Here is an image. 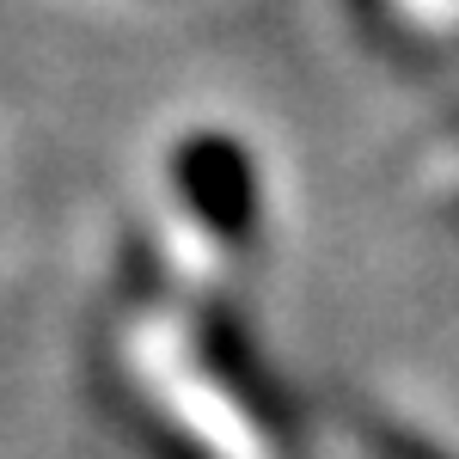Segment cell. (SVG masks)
Returning <instances> with one entry per match:
<instances>
[{"instance_id":"obj_1","label":"cell","mask_w":459,"mask_h":459,"mask_svg":"<svg viewBox=\"0 0 459 459\" xmlns=\"http://www.w3.org/2000/svg\"><path fill=\"white\" fill-rule=\"evenodd\" d=\"M135 361H142L147 392L166 398L172 429L184 441H203V459H276L257 417L233 398V386L214 374L209 361L190 368V355L178 350L166 331H142L135 337Z\"/></svg>"},{"instance_id":"obj_2","label":"cell","mask_w":459,"mask_h":459,"mask_svg":"<svg viewBox=\"0 0 459 459\" xmlns=\"http://www.w3.org/2000/svg\"><path fill=\"white\" fill-rule=\"evenodd\" d=\"M361 447L374 459H447L441 447H429L423 435H411V429H392L380 417H361Z\"/></svg>"}]
</instances>
